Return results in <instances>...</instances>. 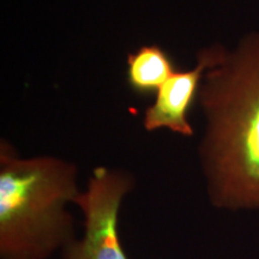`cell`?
<instances>
[{
    "instance_id": "obj_1",
    "label": "cell",
    "mask_w": 259,
    "mask_h": 259,
    "mask_svg": "<svg viewBox=\"0 0 259 259\" xmlns=\"http://www.w3.org/2000/svg\"><path fill=\"white\" fill-rule=\"evenodd\" d=\"M197 102L205 120L199 158L213 206L259 210V31L235 47L210 45Z\"/></svg>"
},
{
    "instance_id": "obj_2",
    "label": "cell",
    "mask_w": 259,
    "mask_h": 259,
    "mask_svg": "<svg viewBox=\"0 0 259 259\" xmlns=\"http://www.w3.org/2000/svg\"><path fill=\"white\" fill-rule=\"evenodd\" d=\"M76 164L22 157L0 141V259H51L76 236L69 205L80 193Z\"/></svg>"
},
{
    "instance_id": "obj_3",
    "label": "cell",
    "mask_w": 259,
    "mask_h": 259,
    "mask_svg": "<svg viewBox=\"0 0 259 259\" xmlns=\"http://www.w3.org/2000/svg\"><path fill=\"white\" fill-rule=\"evenodd\" d=\"M136 180L127 170L94 168L74 205L83 215V235L61 251L60 259H128L119 234V216Z\"/></svg>"
},
{
    "instance_id": "obj_4",
    "label": "cell",
    "mask_w": 259,
    "mask_h": 259,
    "mask_svg": "<svg viewBox=\"0 0 259 259\" xmlns=\"http://www.w3.org/2000/svg\"><path fill=\"white\" fill-rule=\"evenodd\" d=\"M210 63V47H204L197 54L193 69L178 70L155 95L154 102L147 107L143 126L148 132L168 128L173 134L191 137L194 131L189 114L197 102L203 74Z\"/></svg>"
},
{
    "instance_id": "obj_5",
    "label": "cell",
    "mask_w": 259,
    "mask_h": 259,
    "mask_svg": "<svg viewBox=\"0 0 259 259\" xmlns=\"http://www.w3.org/2000/svg\"><path fill=\"white\" fill-rule=\"evenodd\" d=\"M177 71L173 58L158 45H145L126 58V82L138 96H155Z\"/></svg>"
}]
</instances>
